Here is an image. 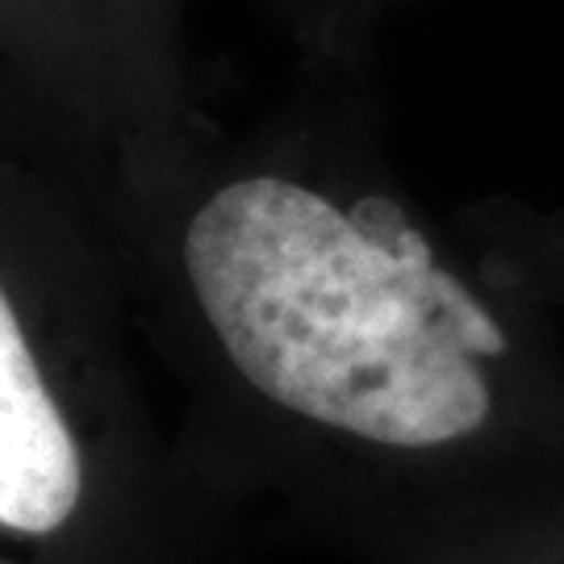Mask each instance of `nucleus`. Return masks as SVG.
Instances as JSON below:
<instances>
[{
	"label": "nucleus",
	"instance_id": "f257e3e1",
	"mask_svg": "<svg viewBox=\"0 0 564 564\" xmlns=\"http://www.w3.org/2000/svg\"><path fill=\"white\" fill-rule=\"evenodd\" d=\"M181 256L235 372L305 423L426 452L489 419L481 368L444 330V263L389 197L343 205L289 176H239L193 209Z\"/></svg>",
	"mask_w": 564,
	"mask_h": 564
},
{
	"label": "nucleus",
	"instance_id": "f03ea898",
	"mask_svg": "<svg viewBox=\"0 0 564 564\" xmlns=\"http://www.w3.org/2000/svg\"><path fill=\"white\" fill-rule=\"evenodd\" d=\"M88 405L0 268V564H55L93 527Z\"/></svg>",
	"mask_w": 564,
	"mask_h": 564
},
{
	"label": "nucleus",
	"instance_id": "7ed1b4c3",
	"mask_svg": "<svg viewBox=\"0 0 564 564\" xmlns=\"http://www.w3.org/2000/svg\"><path fill=\"white\" fill-rule=\"evenodd\" d=\"M435 293H440V310H444V330L452 335V343L460 347L464 356H473V360L502 356L506 335L502 326H498V318L447 268L440 272V281H435Z\"/></svg>",
	"mask_w": 564,
	"mask_h": 564
}]
</instances>
